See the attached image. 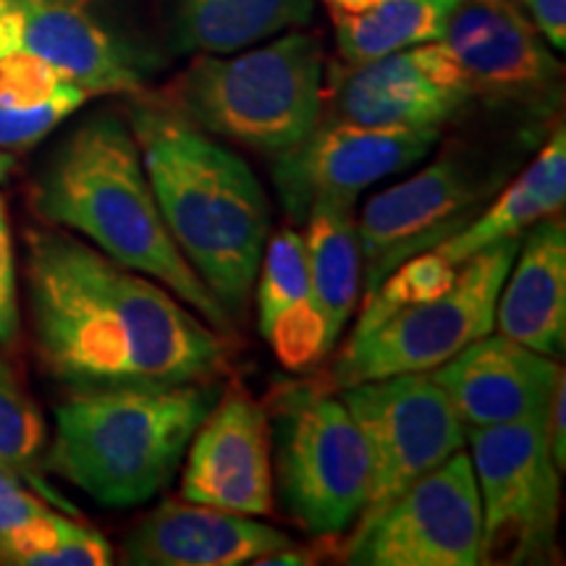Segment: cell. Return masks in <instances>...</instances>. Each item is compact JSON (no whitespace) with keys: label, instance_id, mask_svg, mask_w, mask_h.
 Here are the masks:
<instances>
[{"label":"cell","instance_id":"1","mask_svg":"<svg viewBox=\"0 0 566 566\" xmlns=\"http://www.w3.org/2000/svg\"><path fill=\"white\" fill-rule=\"evenodd\" d=\"M24 275L38 354L71 394L208 384L226 373L223 334L59 226L27 233Z\"/></svg>","mask_w":566,"mask_h":566},{"label":"cell","instance_id":"2","mask_svg":"<svg viewBox=\"0 0 566 566\" xmlns=\"http://www.w3.org/2000/svg\"><path fill=\"white\" fill-rule=\"evenodd\" d=\"M129 126L176 247L237 323L271 229L258 176L168 101H137Z\"/></svg>","mask_w":566,"mask_h":566},{"label":"cell","instance_id":"3","mask_svg":"<svg viewBox=\"0 0 566 566\" xmlns=\"http://www.w3.org/2000/svg\"><path fill=\"white\" fill-rule=\"evenodd\" d=\"M32 208L118 265L160 281L218 334L233 331L231 315L176 247L132 126L118 113H95L55 147L34 181Z\"/></svg>","mask_w":566,"mask_h":566},{"label":"cell","instance_id":"4","mask_svg":"<svg viewBox=\"0 0 566 566\" xmlns=\"http://www.w3.org/2000/svg\"><path fill=\"white\" fill-rule=\"evenodd\" d=\"M223 386L113 388L71 394L55 409L45 470L111 509L137 506L168 488L195 430Z\"/></svg>","mask_w":566,"mask_h":566},{"label":"cell","instance_id":"5","mask_svg":"<svg viewBox=\"0 0 566 566\" xmlns=\"http://www.w3.org/2000/svg\"><path fill=\"white\" fill-rule=\"evenodd\" d=\"M325 53L307 32L233 53H200L168 103L212 137L279 158L323 118Z\"/></svg>","mask_w":566,"mask_h":566},{"label":"cell","instance_id":"6","mask_svg":"<svg viewBox=\"0 0 566 566\" xmlns=\"http://www.w3.org/2000/svg\"><path fill=\"white\" fill-rule=\"evenodd\" d=\"M273 488L289 516L313 537H342L367 504L370 454L342 401L315 386H289L273 405Z\"/></svg>","mask_w":566,"mask_h":566},{"label":"cell","instance_id":"7","mask_svg":"<svg viewBox=\"0 0 566 566\" xmlns=\"http://www.w3.org/2000/svg\"><path fill=\"white\" fill-rule=\"evenodd\" d=\"M516 247L520 239H506L472 254L441 296L401 307L367 334H352L334 365V386L342 391L365 380L430 373L491 334Z\"/></svg>","mask_w":566,"mask_h":566},{"label":"cell","instance_id":"8","mask_svg":"<svg viewBox=\"0 0 566 566\" xmlns=\"http://www.w3.org/2000/svg\"><path fill=\"white\" fill-rule=\"evenodd\" d=\"M546 417L548 409L520 422L467 430L483 512L480 564L554 562L562 472L551 457Z\"/></svg>","mask_w":566,"mask_h":566},{"label":"cell","instance_id":"9","mask_svg":"<svg viewBox=\"0 0 566 566\" xmlns=\"http://www.w3.org/2000/svg\"><path fill=\"white\" fill-rule=\"evenodd\" d=\"M480 548L478 480L462 449L354 522L342 554L354 566H478Z\"/></svg>","mask_w":566,"mask_h":566},{"label":"cell","instance_id":"10","mask_svg":"<svg viewBox=\"0 0 566 566\" xmlns=\"http://www.w3.org/2000/svg\"><path fill=\"white\" fill-rule=\"evenodd\" d=\"M370 454L373 483L359 520L467 446V428L430 373H405L342 388Z\"/></svg>","mask_w":566,"mask_h":566},{"label":"cell","instance_id":"11","mask_svg":"<svg viewBox=\"0 0 566 566\" xmlns=\"http://www.w3.org/2000/svg\"><path fill=\"white\" fill-rule=\"evenodd\" d=\"M499 179L462 155L446 153L422 171L375 195L357 221L365 296L415 254L433 250L483 210Z\"/></svg>","mask_w":566,"mask_h":566},{"label":"cell","instance_id":"12","mask_svg":"<svg viewBox=\"0 0 566 566\" xmlns=\"http://www.w3.org/2000/svg\"><path fill=\"white\" fill-rule=\"evenodd\" d=\"M441 129L363 126L321 118L294 150L273 158V184L289 218L304 223L317 202L352 205L359 192L420 163Z\"/></svg>","mask_w":566,"mask_h":566},{"label":"cell","instance_id":"13","mask_svg":"<svg viewBox=\"0 0 566 566\" xmlns=\"http://www.w3.org/2000/svg\"><path fill=\"white\" fill-rule=\"evenodd\" d=\"M24 51L87 95H137L145 63L95 11L92 0H0V55Z\"/></svg>","mask_w":566,"mask_h":566},{"label":"cell","instance_id":"14","mask_svg":"<svg viewBox=\"0 0 566 566\" xmlns=\"http://www.w3.org/2000/svg\"><path fill=\"white\" fill-rule=\"evenodd\" d=\"M441 42L462 66L472 95L527 108L558 101L562 66L514 0H459Z\"/></svg>","mask_w":566,"mask_h":566},{"label":"cell","instance_id":"15","mask_svg":"<svg viewBox=\"0 0 566 566\" xmlns=\"http://www.w3.org/2000/svg\"><path fill=\"white\" fill-rule=\"evenodd\" d=\"M334 113L363 126L441 129L472 97L462 66L441 40L344 66L331 84Z\"/></svg>","mask_w":566,"mask_h":566},{"label":"cell","instance_id":"16","mask_svg":"<svg viewBox=\"0 0 566 566\" xmlns=\"http://www.w3.org/2000/svg\"><path fill=\"white\" fill-rule=\"evenodd\" d=\"M181 499L244 516L273 512L271 424L242 386L223 388L184 454Z\"/></svg>","mask_w":566,"mask_h":566},{"label":"cell","instance_id":"17","mask_svg":"<svg viewBox=\"0 0 566 566\" xmlns=\"http://www.w3.org/2000/svg\"><path fill=\"white\" fill-rule=\"evenodd\" d=\"M562 373L556 357L491 331L430 370V378L441 386L464 428L475 430L543 415Z\"/></svg>","mask_w":566,"mask_h":566},{"label":"cell","instance_id":"18","mask_svg":"<svg viewBox=\"0 0 566 566\" xmlns=\"http://www.w3.org/2000/svg\"><path fill=\"white\" fill-rule=\"evenodd\" d=\"M294 543L252 516L189 501H163L124 541V562L137 566L254 564Z\"/></svg>","mask_w":566,"mask_h":566},{"label":"cell","instance_id":"19","mask_svg":"<svg viewBox=\"0 0 566 566\" xmlns=\"http://www.w3.org/2000/svg\"><path fill=\"white\" fill-rule=\"evenodd\" d=\"M493 328L530 349L562 357L566 342V226L551 216L527 229L495 302Z\"/></svg>","mask_w":566,"mask_h":566},{"label":"cell","instance_id":"20","mask_svg":"<svg viewBox=\"0 0 566 566\" xmlns=\"http://www.w3.org/2000/svg\"><path fill=\"white\" fill-rule=\"evenodd\" d=\"M566 202V134L558 124L546 145L535 155V160L509 184L504 192L495 195L491 205L472 218L464 229L443 244L433 247L446 263L459 265L472 254L488 247L520 239L537 221L551 216H562Z\"/></svg>","mask_w":566,"mask_h":566},{"label":"cell","instance_id":"21","mask_svg":"<svg viewBox=\"0 0 566 566\" xmlns=\"http://www.w3.org/2000/svg\"><path fill=\"white\" fill-rule=\"evenodd\" d=\"M181 53H233L313 19V0H168Z\"/></svg>","mask_w":566,"mask_h":566},{"label":"cell","instance_id":"22","mask_svg":"<svg viewBox=\"0 0 566 566\" xmlns=\"http://www.w3.org/2000/svg\"><path fill=\"white\" fill-rule=\"evenodd\" d=\"M90 95L24 51L0 55V150L19 155L74 116Z\"/></svg>","mask_w":566,"mask_h":566},{"label":"cell","instance_id":"23","mask_svg":"<svg viewBox=\"0 0 566 566\" xmlns=\"http://www.w3.org/2000/svg\"><path fill=\"white\" fill-rule=\"evenodd\" d=\"M304 250H307L310 300L328 323L331 344H338L363 289V250L352 205L317 202L307 212Z\"/></svg>","mask_w":566,"mask_h":566},{"label":"cell","instance_id":"24","mask_svg":"<svg viewBox=\"0 0 566 566\" xmlns=\"http://www.w3.org/2000/svg\"><path fill=\"white\" fill-rule=\"evenodd\" d=\"M459 0H378L354 13H331L344 66L441 40Z\"/></svg>","mask_w":566,"mask_h":566},{"label":"cell","instance_id":"25","mask_svg":"<svg viewBox=\"0 0 566 566\" xmlns=\"http://www.w3.org/2000/svg\"><path fill=\"white\" fill-rule=\"evenodd\" d=\"M45 441L48 430L40 407L0 349V472L21 480L61 512L76 514V506L45 480Z\"/></svg>","mask_w":566,"mask_h":566},{"label":"cell","instance_id":"26","mask_svg":"<svg viewBox=\"0 0 566 566\" xmlns=\"http://www.w3.org/2000/svg\"><path fill=\"white\" fill-rule=\"evenodd\" d=\"M80 522L48 504L21 480L0 472V564L30 566L74 533Z\"/></svg>","mask_w":566,"mask_h":566},{"label":"cell","instance_id":"27","mask_svg":"<svg viewBox=\"0 0 566 566\" xmlns=\"http://www.w3.org/2000/svg\"><path fill=\"white\" fill-rule=\"evenodd\" d=\"M457 271L459 265L446 263L436 250L420 252L415 258L405 260V263L396 265L378 283L375 292L365 296L363 315H359L357 328L352 334H367L375 325H380L386 317L399 313L401 307H409V304L436 300V296H441L454 283Z\"/></svg>","mask_w":566,"mask_h":566},{"label":"cell","instance_id":"28","mask_svg":"<svg viewBox=\"0 0 566 566\" xmlns=\"http://www.w3.org/2000/svg\"><path fill=\"white\" fill-rule=\"evenodd\" d=\"M265 258L260 260V289H258V310H260V334H265L268 325L275 315L283 313L292 304L310 296V271H307V250H304V237L294 229H281L271 242H265Z\"/></svg>","mask_w":566,"mask_h":566},{"label":"cell","instance_id":"29","mask_svg":"<svg viewBox=\"0 0 566 566\" xmlns=\"http://www.w3.org/2000/svg\"><path fill=\"white\" fill-rule=\"evenodd\" d=\"M263 336L279 363L294 373L315 370L325 354L334 349L328 338V323L310 296L275 315Z\"/></svg>","mask_w":566,"mask_h":566},{"label":"cell","instance_id":"30","mask_svg":"<svg viewBox=\"0 0 566 566\" xmlns=\"http://www.w3.org/2000/svg\"><path fill=\"white\" fill-rule=\"evenodd\" d=\"M21 310H19V281L17 258H13V239L6 200L0 195V346L19 342Z\"/></svg>","mask_w":566,"mask_h":566},{"label":"cell","instance_id":"31","mask_svg":"<svg viewBox=\"0 0 566 566\" xmlns=\"http://www.w3.org/2000/svg\"><path fill=\"white\" fill-rule=\"evenodd\" d=\"M113 562V548L95 527L82 525L51 551H42L30 566H105Z\"/></svg>","mask_w":566,"mask_h":566},{"label":"cell","instance_id":"32","mask_svg":"<svg viewBox=\"0 0 566 566\" xmlns=\"http://www.w3.org/2000/svg\"><path fill=\"white\" fill-rule=\"evenodd\" d=\"M527 19L533 21L535 30L543 34L556 51L566 48V0H516Z\"/></svg>","mask_w":566,"mask_h":566},{"label":"cell","instance_id":"33","mask_svg":"<svg viewBox=\"0 0 566 566\" xmlns=\"http://www.w3.org/2000/svg\"><path fill=\"white\" fill-rule=\"evenodd\" d=\"M546 428H548L551 457H554L556 470L564 472L566 470V378H564V373L558 375V380H556L554 399H551V405H548Z\"/></svg>","mask_w":566,"mask_h":566},{"label":"cell","instance_id":"34","mask_svg":"<svg viewBox=\"0 0 566 566\" xmlns=\"http://www.w3.org/2000/svg\"><path fill=\"white\" fill-rule=\"evenodd\" d=\"M321 3H325L328 13H354L367 9V6H375L378 0H321Z\"/></svg>","mask_w":566,"mask_h":566},{"label":"cell","instance_id":"35","mask_svg":"<svg viewBox=\"0 0 566 566\" xmlns=\"http://www.w3.org/2000/svg\"><path fill=\"white\" fill-rule=\"evenodd\" d=\"M13 166H17V155L0 150V184L9 179L11 171H13Z\"/></svg>","mask_w":566,"mask_h":566}]
</instances>
